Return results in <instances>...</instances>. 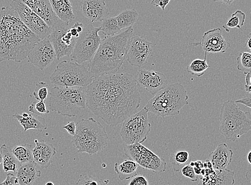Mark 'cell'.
I'll use <instances>...</instances> for the list:
<instances>
[{
    "mask_svg": "<svg viewBox=\"0 0 251 185\" xmlns=\"http://www.w3.org/2000/svg\"><path fill=\"white\" fill-rule=\"evenodd\" d=\"M141 102L135 78L128 73L102 75L86 88V107L110 126L121 124L136 113Z\"/></svg>",
    "mask_w": 251,
    "mask_h": 185,
    "instance_id": "cell-1",
    "label": "cell"
},
{
    "mask_svg": "<svg viewBox=\"0 0 251 185\" xmlns=\"http://www.w3.org/2000/svg\"><path fill=\"white\" fill-rule=\"evenodd\" d=\"M40 40L13 8H0V62H22Z\"/></svg>",
    "mask_w": 251,
    "mask_h": 185,
    "instance_id": "cell-2",
    "label": "cell"
},
{
    "mask_svg": "<svg viewBox=\"0 0 251 185\" xmlns=\"http://www.w3.org/2000/svg\"><path fill=\"white\" fill-rule=\"evenodd\" d=\"M130 27L114 36H105L92 59L88 69L93 77L118 71L126 59L133 34Z\"/></svg>",
    "mask_w": 251,
    "mask_h": 185,
    "instance_id": "cell-3",
    "label": "cell"
},
{
    "mask_svg": "<svg viewBox=\"0 0 251 185\" xmlns=\"http://www.w3.org/2000/svg\"><path fill=\"white\" fill-rule=\"evenodd\" d=\"M188 92L182 84L167 85L149 101L144 108L162 118L178 115L181 109L189 104Z\"/></svg>",
    "mask_w": 251,
    "mask_h": 185,
    "instance_id": "cell-4",
    "label": "cell"
},
{
    "mask_svg": "<svg viewBox=\"0 0 251 185\" xmlns=\"http://www.w3.org/2000/svg\"><path fill=\"white\" fill-rule=\"evenodd\" d=\"M108 140L106 129L95 119H83L76 124L73 143L78 153L97 154L107 147Z\"/></svg>",
    "mask_w": 251,
    "mask_h": 185,
    "instance_id": "cell-5",
    "label": "cell"
},
{
    "mask_svg": "<svg viewBox=\"0 0 251 185\" xmlns=\"http://www.w3.org/2000/svg\"><path fill=\"white\" fill-rule=\"evenodd\" d=\"M51 111L69 117L76 116L86 108V88L54 86L50 92Z\"/></svg>",
    "mask_w": 251,
    "mask_h": 185,
    "instance_id": "cell-6",
    "label": "cell"
},
{
    "mask_svg": "<svg viewBox=\"0 0 251 185\" xmlns=\"http://www.w3.org/2000/svg\"><path fill=\"white\" fill-rule=\"evenodd\" d=\"M249 112H244L237 103L227 100L223 103L220 115V134L227 140L235 141L251 129Z\"/></svg>",
    "mask_w": 251,
    "mask_h": 185,
    "instance_id": "cell-7",
    "label": "cell"
},
{
    "mask_svg": "<svg viewBox=\"0 0 251 185\" xmlns=\"http://www.w3.org/2000/svg\"><path fill=\"white\" fill-rule=\"evenodd\" d=\"M94 78L88 68L74 61L65 60L58 63L50 80L55 86L87 88Z\"/></svg>",
    "mask_w": 251,
    "mask_h": 185,
    "instance_id": "cell-8",
    "label": "cell"
},
{
    "mask_svg": "<svg viewBox=\"0 0 251 185\" xmlns=\"http://www.w3.org/2000/svg\"><path fill=\"white\" fill-rule=\"evenodd\" d=\"M148 113L144 108L123 122L120 135L126 145L142 143L147 140L151 130Z\"/></svg>",
    "mask_w": 251,
    "mask_h": 185,
    "instance_id": "cell-9",
    "label": "cell"
},
{
    "mask_svg": "<svg viewBox=\"0 0 251 185\" xmlns=\"http://www.w3.org/2000/svg\"><path fill=\"white\" fill-rule=\"evenodd\" d=\"M100 31H101V27H96L92 24L83 28L70 55L72 61L82 65L92 59L101 42V39L99 35Z\"/></svg>",
    "mask_w": 251,
    "mask_h": 185,
    "instance_id": "cell-10",
    "label": "cell"
},
{
    "mask_svg": "<svg viewBox=\"0 0 251 185\" xmlns=\"http://www.w3.org/2000/svg\"><path fill=\"white\" fill-rule=\"evenodd\" d=\"M125 152L126 157L135 161L144 169L156 173L164 172L166 170V161L143 146L142 143L126 145L125 147Z\"/></svg>",
    "mask_w": 251,
    "mask_h": 185,
    "instance_id": "cell-11",
    "label": "cell"
},
{
    "mask_svg": "<svg viewBox=\"0 0 251 185\" xmlns=\"http://www.w3.org/2000/svg\"><path fill=\"white\" fill-rule=\"evenodd\" d=\"M10 5L18 14L23 23L41 40L49 37L51 28L21 0H13Z\"/></svg>",
    "mask_w": 251,
    "mask_h": 185,
    "instance_id": "cell-12",
    "label": "cell"
},
{
    "mask_svg": "<svg viewBox=\"0 0 251 185\" xmlns=\"http://www.w3.org/2000/svg\"><path fill=\"white\" fill-rule=\"evenodd\" d=\"M71 27L63 22L51 28L48 37L53 46L58 60L65 56H70L72 53L77 38L73 37L70 29Z\"/></svg>",
    "mask_w": 251,
    "mask_h": 185,
    "instance_id": "cell-13",
    "label": "cell"
},
{
    "mask_svg": "<svg viewBox=\"0 0 251 185\" xmlns=\"http://www.w3.org/2000/svg\"><path fill=\"white\" fill-rule=\"evenodd\" d=\"M152 50V43L141 36L136 35L131 38L126 59L133 66L142 67L147 64Z\"/></svg>",
    "mask_w": 251,
    "mask_h": 185,
    "instance_id": "cell-14",
    "label": "cell"
},
{
    "mask_svg": "<svg viewBox=\"0 0 251 185\" xmlns=\"http://www.w3.org/2000/svg\"><path fill=\"white\" fill-rule=\"evenodd\" d=\"M27 57L33 66L44 70L56 59V55L49 38H47L35 45Z\"/></svg>",
    "mask_w": 251,
    "mask_h": 185,
    "instance_id": "cell-15",
    "label": "cell"
},
{
    "mask_svg": "<svg viewBox=\"0 0 251 185\" xmlns=\"http://www.w3.org/2000/svg\"><path fill=\"white\" fill-rule=\"evenodd\" d=\"M135 78L138 86L142 87L152 95H155L168 85L165 75L154 70L141 69Z\"/></svg>",
    "mask_w": 251,
    "mask_h": 185,
    "instance_id": "cell-16",
    "label": "cell"
},
{
    "mask_svg": "<svg viewBox=\"0 0 251 185\" xmlns=\"http://www.w3.org/2000/svg\"><path fill=\"white\" fill-rule=\"evenodd\" d=\"M195 45H201L203 51L207 53H225L230 47V43L226 41L219 27L204 33L201 42Z\"/></svg>",
    "mask_w": 251,
    "mask_h": 185,
    "instance_id": "cell-17",
    "label": "cell"
},
{
    "mask_svg": "<svg viewBox=\"0 0 251 185\" xmlns=\"http://www.w3.org/2000/svg\"><path fill=\"white\" fill-rule=\"evenodd\" d=\"M21 1L40 17L51 29L63 22L54 13L50 0H21Z\"/></svg>",
    "mask_w": 251,
    "mask_h": 185,
    "instance_id": "cell-18",
    "label": "cell"
},
{
    "mask_svg": "<svg viewBox=\"0 0 251 185\" xmlns=\"http://www.w3.org/2000/svg\"><path fill=\"white\" fill-rule=\"evenodd\" d=\"M81 13L91 22H102L109 15L105 0H81Z\"/></svg>",
    "mask_w": 251,
    "mask_h": 185,
    "instance_id": "cell-19",
    "label": "cell"
},
{
    "mask_svg": "<svg viewBox=\"0 0 251 185\" xmlns=\"http://www.w3.org/2000/svg\"><path fill=\"white\" fill-rule=\"evenodd\" d=\"M36 146L32 149L33 162L42 168H48L52 163V159L56 153V148L52 144L34 140Z\"/></svg>",
    "mask_w": 251,
    "mask_h": 185,
    "instance_id": "cell-20",
    "label": "cell"
},
{
    "mask_svg": "<svg viewBox=\"0 0 251 185\" xmlns=\"http://www.w3.org/2000/svg\"><path fill=\"white\" fill-rule=\"evenodd\" d=\"M233 152L225 143H220L216 149L209 155L208 159L215 170L227 168L232 161Z\"/></svg>",
    "mask_w": 251,
    "mask_h": 185,
    "instance_id": "cell-21",
    "label": "cell"
},
{
    "mask_svg": "<svg viewBox=\"0 0 251 185\" xmlns=\"http://www.w3.org/2000/svg\"><path fill=\"white\" fill-rule=\"evenodd\" d=\"M234 171L229 169L215 170L206 176H202L200 185H233L235 183Z\"/></svg>",
    "mask_w": 251,
    "mask_h": 185,
    "instance_id": "cell-22",
    "label": "cell"
},
{
    "mask_svg": "<svg viewBox=\"0 0 251 185\" xmlns=\"http://www.w3.org/2000/svg\"><path fill=\"white\" fill-rule=\"evenodd\" d=\"M13 117L19 121L25 132L29 130L43 131L48 129L45 118L39 115L26 113H23L22 115L16 113L13 115Z\"/></svg>",
    "mask_w": 251,
    "mask_h": 185,
    "instance_id": "cell-23",
    "label": "cell"
},
{
    "mask_svg": "<svg viewBox=\"0 0 251 185\" xmlns=\"http://www.w3.org/2000/svg\"><path fill=\"white\" fill-rule=\"evenodd\" d=\"M16 173L20 185H33L42 176V172L38 170L34 162L21 164Z\"/></svg>",
    "mask_w": 251,
    "mask_h": 185,
    "instance_id": "cell-24",
    "label": "cell"
},
{
    "mask_svg": "<svg viewBox=\"0 0 251 185\" xmlns=\"http://www.w3.org/2000/svg\"><path fill=\"white\" fill-rule=\"evenodd\" d=\"M51 6L58 19L66 24L75 19L72 3L69 0H50Z\"/></svg>",
    "mask_w": 251,
    "mask_h": 185,
    "instance_id": "cell-25",
    "label": "cell"
},
{
    "mask_svg": "<svg viewBox=\"0 0 251 185\" xmlns=\"http://www.w3.org/2000/svg\"><path fill=\"white\" fill-rule=\"evenodd\" d=\"M138 164L132 160H125L121 164L115 163V171L120 180H128L137 175Z\"/></svg>",
    "mask_w": 251,
    "mask_h": 185,
    "instance_id": "cell-26",
    "label": "cell"
},
{
    "mask_svg": "<svg viewBox=\"0 0 251 185\" xmlns=\"http://www.w3.org/2000/svg\"><path fill=\"white\" fill-rule=\"evenodd\" d=\"M2 153V164L4 172L16 173L21 163L17 160L12 152V149L5 144L1 147Z\"/></svg>",
    "mask_w": 251,
    "mask_h": 185,
    "instance_id": "cell-27",
    "label": "cell"
},
{
    "mask_svg": "<svg viewBox=\"0 0 251 185\" xmlns=\"http://www.w3.org/2000/svg\"><path fill=\"white\" fill-rule=\"evenodd\" d=\"M139 14L135 9L125 10L123 11L118 16L116 17L119 28H127L135 24L138 20Z\"/></svg>",
    "mask_w": 251,
    "mask_h": 185,
    "instance_id": "cell-28",
    "label": "cell"
},
{
    "mask_svg": "<svg viewBox=\"0 0 251 185\" xmlns=\"http://www.w3.org/2000/svg\"><path fill=\"white\" fill-rule=\"evenodd\" d=\"M32 145L30 144L16 146L12 149L15 158L21 164L33 162Z\"/></svg>",
    "mask_w": 251,
    "mask_h": 185,
    "instance_id": "cell-29",
    "label": "cell"
},
{
    "mask_svg": "<svg viewBox=\"0 0 251 185\" xmlns=\"http://www.w3.org/2000/svg\"><path fill=\"white\" fill-rule=\"evenodd\" d=\"M190 154L185 150H178L171 155L170 161L175 171L178 172L188 164L190 160Z\"/></svg>",
    "mask_w": 251,
    "mask_h": 185,
    "instance_id": "cell-30",
    "label": "cell"
},
{
    "mask_svg": "<svg viewBox=\"0 0 251 185\" xmlns=\"http://www.w3.org/2000/svg\"><path fill=\"white\" fill-rule=\"evenodd\" d=\"M210 68L207 63V53L205 52V58L203 60L196 59L187 67L186 70L189 73L198 77L203 76L206 70Z\"/></svg>",
    "mask_w": 251,
    "mask_h": 185,
    "instance_id": "cell-31",
    "label": "cell"
},
{
    "mask_svg": "<svg viewBox=\"0 0 251 185\" xmlns=\"http://www.w3.org/2000/svg\"><path fill=\"white\" fill-rule=\"evenodd\" d=\"M100 27L101 31L105 36H114L121 31L116 17H107L102 21V24Z\"/></svg>",
    "mask_w": 251,
    "mask_h": 185,
    "instance_id": "cell-32",
    "label": "cell"
},
{
    "mask_svg": "<svg viewBox=\"0 0 251 185\" xmlns=\"http://www.w3.org/2000/svg\"><path fill=\"white\" fill-rule=\"evenodd\" d=\"M237 69L244 74L251 72V54L248 52H242L239 54L237 59Z\"/></svg>",
    "mask_w": 251,
    "mask_h": 185,
    "instance_id": "cell-33",
    "label": "cell"
},
{
    "mask_svg": "<svg viewBox=\"0 0 251 185\" xmlns=\"http://www.w3.org/2000/svg\"><path fill=\"white\" fill-rule=\"evenodd\" d=\"M246 19V15L240 10H238L235 13L232 14L228 21L227 22L226 26L230 28H237L242 30Z\"/></svg>",
    "mask_w": 251,
    "mask_h": 185,
    "instance_id": "cell-34",
    "label": "cell"
},
{
    "mask_svg": "<svg viewBox=\"0 0 251 185\" xmlns=\"http://www.w3.org/2000/svg\"><path fill=\"white\" fill-rule=\"evenodd\" d=\"M49 86L46 83L40 82L36 84L33 95L38 101H45L49 95Z\"/></svg>",
    "mask_w": 251,
    "mask_h": 185,
    "instance_id": "cell-35",
    "label": "cell"
},
{
    "mask_svg": "<svg viewBox=\"0 0 251 185\" xmlns=\"http://www.w3.org/2000/svg\"><path fill=\"white\" fill-rule=\"evenodd\" d=\"M28 111L32 114L37 115L50 113V111L47 109L44 101H39L38 102L32 103L28 107Z\"/></svg>",
    "mask_w": 251,
    "mask_h": 185,
    "instance_id": "cell-36",
    "label": "cell"
},
{
    "mask_svg": "<svg viewBox=\"0 0 251 185\" xmlns=\"http://www.w3.org/2000/svg\"><path fill=\"white\" fill-rule=\"evenodd\" d=\"M182 175L190 179L192 182H196L198 181V175L196 174L194 167L190 166L189 164H186L181 169Z\"/></svg>",
    "mask_w": 251,
    "mask_h": 185,
    "instance_id": "cell-37",
    "label": "cell"
},
{
    "mask_svg": "<svg viewBox=\"0 0 251 185\" xmlns=\"http://www.w3.org/2000/svg\"><path fill=\"white\" fill-rule=\"evenodd\" d=\"M76 185H103L101 182L97 178L85 176L79 179Z\"/></svg>",
    "mask_w": 251,
    "mask_h": 185,
    "instance_id": "cell-38",
    "label": "cell"
},
{
    "mask_svg": "<svg viewBox=\"0 0 251 185\" xmlns=\"http://www.w3.org/2000/svg\"><path fill=\"white\" fill-rule=\"evenodd\" d=\"M0 185H20L19 183L18 179L13 173H8L6 178Z\"/></svg>",
    "mask_w": 251,
    "mask_h": 185,
    "instance_id": "cell-39",
    "label": "cell"
},
{
    "mask_svg": "<svg viewBox=\"0 0 251 185\" xmlns=\"http://www.w3.org/2000/svg\"><path fill=\"white\" fill-rule=\"evenodd\" d=\"M129 185H149L148 179L142 175L133 177Z\"/></svg>",
    "mask_w": 251,
    "mask_h": 185,
    "instance_id": "cell-40",
    "label": "cell"
},
{
    "mask_svg": "<svg viewBox=\"0 0 251 185\" xmlns=\"http://www.w3.org/2000/svg\"><path fill=\"white\" fill-rule=\"evenodd\" d=\"M171 0H152L151 4L156 7H160L162 11H165L168 4L170 3Z\"/></svg>",
    "mask_w": 251,
    "mask_h": 185,
    "instance_id": "cell-41",
    "label": "cell"
},
{
    "mask_svg": "<svg viewBox=\"0 0 251 185\" xmlns=\"http://www.w3.org/2000/svg\"><path fill=\"white\" fill-rule=\"evenodd\" d=\"M63 129L67 130L70 135L74 136L76 131V124L74 121H70L66 125L63 126Z\"/></svg>",
    "mask_w": 251,
    "mask_h": 185,
    "instance_id": "cell-42",
    "label": "cell"
},
{
    "mask_svg": "<svg viewBox=\"0 0 251 185\" xmlns=\"http://www.w3.org/2000/svg\"><path fill=\"white\" fill-rule=\"evenodd\" d=\"M236 103L243 104L244 106L251 108V93H247L242 99L235 101Z\"/></svg>",
    "mask_w": 251,
    "mask_h": 185,
    "instance_id": "cell-43",
    "label": "cell"
},
{
    "mask_svg": "<svg viewBox=\"0 0 251 185\" xmlns=\"http://www.w3.org/2000/svg\"><path fill=\"white\" fill-rule=\"evenodd\" d=\"M70 32L72 34V36L75 38H78L80 34L74 25L70 29Z\"/></svg>",
    "mask_w": 251,
    "mask_h": 185,
    "instance_id": "cell-44",
    "label": "cell"
},
{
    "mask_svg": "<svg viewBox=\"0 0 251 185\" xmlns=\"http://www.w3.org/2000/svg\"><path fill=\"white\" fill-rule=\"evenodd\" d=\"M194 162L195 165L194 167H196V168L200 169H203V162L202 161H196Z\"/></svg>",
    "mask_w": 251,
    "mask_h": 185,
    "instance_id": "cell-45",
    "label": "cell"
},
{
    "mask_svg": "<svg viewBox=\"0 0 251 185\" xmlns=\"http://www.w3.org/2000/svg\"><path fill=\"white\" fill-rule=\"evenodd\" d=\"M213 168L212 164L209 160H206V161L203 162V169H211Z\"/></svg>",
    "mask_w": 251,
    "mask_h": 185,
    "instance_id": "cell-46",
    "label": "cell"
},
{
    "mask_svg": "<svg viewBox=\"0 0 251 185\" xmlns=\"http://www.w3.org/2000/svg\"><path fill=\"white\" fill-rule=\"evenodd\" d=\"M235 0H213L214 2H220L222 3L231 5Z\"/></svg>",
    "mask_w": 251,
    "mask_h": 185,
    "instance_id": "cell-47",
    "label": "cell"
},
{
    "mask_svg": "<svg viewBox=\"0 0 251 185\" xmlns=\"http://www.w3.org/2000/svg\"><path fill=\"white\" fill-rule=\"evenodd\" d=\"M245 74H246V77H245V83H246V85L251 86V72H248Z\"/></svg>",
    "mask_w": 251,
    "mask_h": 185,
    "instance_id": "cell-48",
    "label": "cell"
},
{
    "mask_svg": "<svg viewBox=\"0 0 251 185\" xmlns=\"http://www.w3.org/2000/svg\"><path fill=\"white\" fill-rule=\"evenodd\" d=\"M251 34L250 33L248 36V39L247 40L246 43H245V47H247L250 50H251Z\"/></svg>",
    "mask_w": 251,
    "mask_h": 185,
    "instance_id": "cell-49",
    "label": "cell"
},
{
    "mask_svg": "<svg viewBox=\"0 0 251 185\" xmlns=\"http://www.w3.org/2000/svg\"><path fill=\"white\" fill-rule=\"evenodd\" d=\"M245 91L247 92V93H251V86L245 85Z\"/></svg>",
    "mask_w": 251,
    "mask_h": 185,
    "instance_id": "cell-50",
    "label": "cell"
},
{
    "mask_svg": "<svg viewBox=\"0 0 251 185\" xmlns=\"http://www.w3.org/2000/svg\"><path fill=\"white\" fill-rule=\"evenodd\" d=\"M251 152L250 151L247 155V159L248 161V162L250 164H251Z\"/></svg>",
    "mask_w": 251,
    "mask_h": 185,
    "instance_id": "cell-51",
    "label": "cell"
},
{
    "mask_svg": "<svg viewBox=\"0 0 251 185\" xmlns=\"http://www.w3.org/2000/svg\"><path fill=\"white\" fill-rule=\"evenodd\" d=\"M2 163V153L1 148H0V165Z\"/></svg>",
    "mask_w": 251,
    "mask_h": 185,
    "instance_id": "cell-52",
    "label": "cell"
},
{
    "mask_svg": "<svg viewBox=\"0 0 251 185\" xmlns=\"http://www.w3.org/2000/svg\"><path fill=\"white\" fill-rule=\"evenodd\" d=\"M46 185H54V184L52 182H48L46 183Z\"/></svg>",
    "mask_w": 251,
    "mask_h": 185,
    "instance_id": "cell-53",
    "label": "cell"
}]
</instances>
